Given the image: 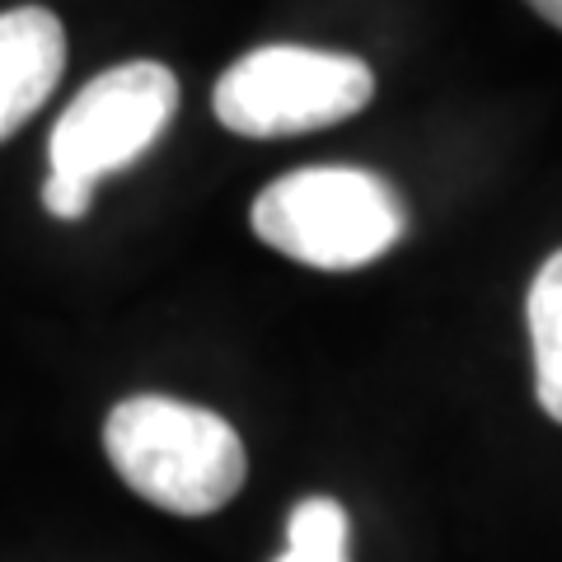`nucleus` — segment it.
Listing matches in <instances>:
<instances>
[{"label":"nucleus","instance_id":"nucleus-7","mask_svg":"<svg viewBox=\"0 0 562 562\" xmlns=\"http://www.w3.org/2000/svg\"><path fill=\"white\" fill-rule=\"evenodd\" d=\"M272 562H347V512L333 497H305L286 520V549Z\"/></svg>","mask_w":562,"mask_h":562},{"label":"nucleus","instance_id":"nucleus-3","mask_svg":"<svg viewBox=\"0 0 562 562\" xmlns=\"http://www.w3.org/2000/svg\"><path fill=\"white\" fill-rule=\"evenodd\" d=\"M375 99V70L351 52L301 43L254 47L211 90V113L225 132L249 140H281L324 132L357 117Z\"/></svg>","mask_w":562,"mask_h":562},{"label":"nucleus","instance_id":"nucleus-6","mask_svg":"<svg viewBox=\"0 0 562 562\" xmlns=\"http://www.w3.org/2000/svg\"><path fill=\"white\" fill-rule=\"evenodd\" d=\"M525 319H530L539 408L553 422H562V249L543 258V268L535 272Z\"/></svg>","mask_w":562,"mask_h":562},{"label":"nucleus","instance_id":"nucleus-4","mask_svg":"<svg viewBox=\"0 0 562 562\" xmlns=\"http://www.w3.org/2000/svg\"><path fill=\"white\" fill-rule=\"evenodd\" d=\"M179 113V76L165 61H122L70 99L47 140V173L94 183L132 169Z\"/></svg>","mask_w":562,"mask_h":562},{"label":"nucleus","instance_id":"nucleus-9","mask_svg":"<svg viewBox=\"0 0 562 562\" xmlns=\"http://www.w3.org/2000/svg\"><path fill=\"white\" fill-rule=\"evenodd\" d=\"M525 5L539 10V14H543V20H549L553 29H562V0H525Z\"/></svg>","mask_w":562,"mask_h":562},{"label":"nucleus","instance_id":"nucleus-8","mask_svg":"<svg viewBox=\"0 0 562 562\" xmlns=\"http://www.w3.org/2000/svg\"><path fill=\"white\" fill-rule=\"evenodd\" d=\"M94 202V183H80V179H66V173H47L43 183V206L52 211L57 221H80Z\"/></svg>","mask_w":562,"mask_h":562},{"label":"nucleus","instance_id":"nucleus-2","mask_svg":"<svg viewBox=\"0 0 562 562\" xmlns=\"http://www.w3.org/2000/svg\"><path fill=\"white\" fill-rule=\"evenodd\" d=\"M249 221L254 235L291 262L319 272H357L403 239L408 206L371 169L310 165L262 188Z\"/></svg>","mask_w":562,"mask_h":562},{"label":"nucleus","instance_id":"nucleus-5","mask_svg":"<svg viewBox=\"0 0 562 562\" xmlns=\"http://www.w3.org/2000/svg\"><path fill=\"white\" fill-rule=\"evenodd\" d=\"M66 70V29L47 5L0 10V140L43 109Z\"/></svg>","mask_w":562,"mask_h":562},{"label":"nucleus","instance_id":"nucleus-1","mask_svg":"<svg viewBox=\"0 0 562 562\" xmlns=\"http://www.w3.org/2000/svg\"><path fill=\"white\" fill-rule=\"evenodd\" d=\"M103 450L136 497L169 516H211L239 497L249 454L221 413L165 394H132L103 422Z\"/></svg>","mask_w":562,"mask_h":562}]
</instances>
